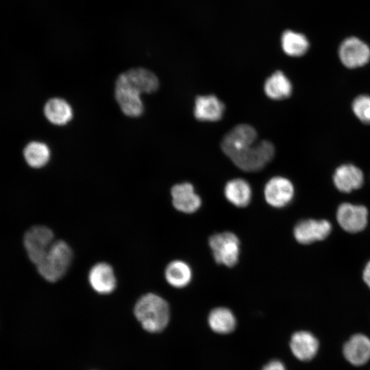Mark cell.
Instances as JSON below:
<instances>
[{"mask_svg":"<svg viewBox=\"0 0 370 370\" xmlns=\"http://www.w3.org/2000/svg\"><path fill=\"white\" fill-rule=\"evenodd\" d=\"M258 134L250 125L234 127L221 141V149L233 163L243 171L262 169L274 157L275 147L269 140L256 143Z\"/></svg>","mask_w":370,"mask_h":370,"instance_id":"1","label":"cell"},{"mask_svg":"<svg viewBox=\"0 0 370 370\" xmlns=\"http://www.w3.org/2000/svg\"><path fill=\"white\" fill-rule=\"evenodd\" d=\"M134 312L142 327L149 332L163 330L170 317L168 303L154 293H147L140 297L134 306Z\"/></svg>","mask_w":370,"mask_h":370,"instance_id":"2","label":"cell"},{"mask_svg":"<svg viewBox=\"0 0 370 370\" xmlns=\"http://www.w3.org/2000/svg\"><path fill=\"white\" fill-rule=\"evenodd\" d=\"M72 258L73 252L70 246L63 241H57L36 266L43 278L55 282L65 275L71 265Z\"/></svg>","mask_w":370,"mask_h":370,"instance_id":"3","label":"cell"},{"mask_svg":"<svg viewBox=\"0 0 370 370\" xmlns=\"http://www.w3.org/2000/svg\"><path fill=\"white\" fill-rule=\"evenodd\" d=\"M208 244L217 263L234 267L238 260L240 241L232 232H224L212 235Z\"/></svg>","mask_w":370,"mask_h":370,"instance_id":"4","label":"cell"},{"mask_svg":"<svg viewBox=\"0 0 370 370\" xmlns=\"http://www.w3.org/2000/svg\"><path fill=\"white\" fill-rule=\"evenodd\" d=\"M54 242L53 232L43 225L31 227L23 237V244L28 258L36 265L45 257Z\"/></svg>","mask_w":370,"mask_h":370,"instance_id":"5","label":"cell"},{"mask_svg":"<svg viewBox=\"0 0 370 370\" xmlns=\"http://www.w3.org/2000/svg\"><path fill=\"white\" fill-rule=\"evenodd\" d=\"M338 54L341 63L348 69L367 64L370 60V47L356 36H349L340 44Z\"/></svg>","mask_w":370,"mask_h":370,"instance_id":"6","label":"cell"},{"mask_svg":"<svg viewBox=\"0 0 370 370\" xmlns=\"http://www.w3.org/2000/svg\"><path fill=\"white\" fill-rule=\"evenodd\" d=\"M336 219L345 231L358 233L367 225L368 210L362 205L343 203L338 207Z\"/></svg>","mask_w":370,"mask_h":370,"instance_id":"7","label":"cell"},{"mask_svg":"<svg viewBox=\"0 0 370 370\" xmlns=\"http://www.w3.org/2000/svg\"><path fill=\"white\" fill-rule=\"evenodd\" d=\"M140 92L118 76L115 83V99L126 116L138 117L143 112Z\"/></svg>","mask_w":370,"mask_h":370,"instance_id":"8","label":"cell"},{"mask_svg":"<svg viewBox=\"0 0 370 370\" xmlns=\"http://www.w3.org/2000/svg\"><path fill=\"white\" fill-rule=\"evenodd\" d=\"M332 225L324 219H304L299 221L294 227L293 234L296 241L304 245L326 238L330 234Z\"/></svg>","mask_w":370,"mask_h":370,"instance_id":"9","label":"cell"},{"mask_svg":"<svg viewBox=\"0 0 370 370\" xmlns=\"http://www.w3.org/2000/svg\"><path fill=\"white\" fill-rule=\"evenodd\" d=\"M266 201L274 208H282L288 205L294 196V187L291 182L284 177L271 178L264 189Z\"/></svg>","mask_w":370,"mask_h":370,"instance_id":"10","label":"cell"},{"mask_svg":"<svg viewBox=\"0 0 370 370\" xmlns=\"http://www.w3.org/2000/svg\"><path fill=\"white\" fill-rule=\"evenodd\" d=\"M172 203L175 209L184 213L196 212L201 205L200 197L188 182L174 185L171 190Z\"/></svg>","mask_w":370,"mask_h":370,"instance_id":"11","label":"cell"},{"mask_svg":"<svg viewBox=\"0 0 370 370\" xmlns=\"http://www.w3.org/2000/svg\"><path fill=\"white\" fill-rule=\"evenodd\" d=\"M333 182L339 191L348 193L361 188L364 183V174L356 165L343 164L334 171Z\"/></svg>","mask_w":370,"mask_h":370,"instance_id":"12","label":"cell"},{"mask_svg":"<svg viewBox=\"0 0 370 370\" xmlns=\"http://www.w3.org/2000/svg\"><path fill=\"white\" fill-rule=\"evenodd\" d=\"M224 111V103L214 95L197 96L195 99L194 115L199 121H219Z\"/></svg>","mask_w":370,"mask_h":370,"instance_id":"13","label":"cell"},{"mask_svg":"<svg viewBox=\"0 0 370 370\" xmlns=\"http://www.w3.org/2000/svg\"><path fill=\"white\" fill-rule=\"evenodd\" d=\"M88 281L91 287L100 294L112 293L116 284L113 269L106 262L97 263L91 268Z\"/></svg>","mask_w":370,"mask_h":370,"instance_id":"14","label":"cell"},{"mask_svg":"<svg viewBox=\"0 0 370 370\" xmlns=\"http://www.w3.org/2000/svg\"><path fill=\"white\" fill-rule=\"evenodd\" d=\"M343 352L351 364L362 365L370 358V339L362 334H355L345 343Z\"/></svg>","mask_w":370,"mask_h":370,"instance_id":"15","label":"cell"},{"mask_svg":"<svg viewBox=\"0 0 370 370\" xmlns=\"http://www.w3.org/2000/svg\"><path fill=\"white\" fill-rule=\"evenodd\" d=\"M119 76L141 94L154 92L159 87V81L156 75L144 68L131 69L122 73Z\"/></svg>","mask_w":370,"mask_h":370,"instance_id":"16","label":"cell"},{"mask_svg":"<svg viewBox=\"0 0 370 370\" xmlns=\"http://www.w3.org/2000/svg\"><path fill=\"white\" fill-rule=\"evenodd\" d=\"M291 349L294 356L302 361L314 358L319 349V341L310 332L299 331L294 333L290 342Z\"/></svg>","mask_w":370,"mask_h":370,"instance_id":"17","label":"cell"},{"mask_svg":"<svg viewBox=\"0 0 370 370\" xmlns=\"http://www.w3.org/2000/svg\"><path fill=\"white\" fill-rule=\"evenodd\" d=\"M264 90L268 97L282 100L291 95L293 86L290 79L281 71H276L265 81Z\"/></svg>","mask_w":370,"mask_h":370,"instance_id":"18","label":"cell"},{"mask_svg":"<svg viewBox=\"0 0 370 370\" xmlns=\"http://www.w3.org/2000/svg\"><path fill=\"white\" fill-rule=\"evenodd\" d=\"M224 195L232 204L243 208L247 206L251 201V188L246 180L235 178L227 182L224 188Z\"/></svg>","mask_w":370,"mask_h":370,"instance_id":"19","label":"cell"},{"mask_svg":"<svg viewBox=\"0 0 370 370\" xmlns=\"http://www.w3.org/2000/svg\"><path fill=\"white\" fill-rule=\"evenodd\" d=\"M280 42L283 51L291 57H301L305 55L310 48V42L306 36L292 29L284 31Z\"/></svg>","mask_w":370,"mask_h":370,"instance_id":"20","label":"cell"},{"mask_svg":"<svg viewBox=\"0 0 370 370\" xmlns=\"http://www.w3.org/2000/svg\"><path fill=\"white\" fill-rule=\"evenodd\" d=\"M44 114L49 122L58 125L66 124L73 116L71 106L60 98L48 100L44 107Z\"/></svg>","mask_w":370,"mask_h":370,"instance_id":"21","label":"cell"},{"mask_svg":"<svg viewBox=\"0 0 370 370\" xmlns=\"http://www.w3.org/2000/svg\"><path fill=\"white\" fill-rule=\"evenodd\" d=\"M164 275L171 286L175 288H184L191 281L192 270L186 262L176 260L166 266Z\"/></svg>","mask_w":370,"mask_h":370,"instance_id":"22","label":"cell"},{"mask_svg":"<svg viewBox=\"0 0 370 370\" xmlns=\"http://www.w3.org/2000/svg\"><path fill=\"white\" fill-rule=\"evenodd\" d=\"M208 324L214 332L219 334H227L234 330L236 321L230 309L218 307L210 312Z\"/></svg>","mask_w":370,"mask_h":370,"instance_id":"23","label":"cell"},{"mask_svg":"<svg viewBox=\"0 0 370 370\" xmlns=\"http://www.w3.org/2000/svg\"><path fill=\"white\" fill-rule=\"evenodd\" d=\"M23 155L29 166L33 168H41L48 162L50 150L46 144L32 141L25 147Z\"/></svg>","mask_w":370,"mask_h":370,"instance_id":"24","label":"cell"},{"mask_svg":"<svg viewBox=\"0 0 370 370\" xmlns=\"http://www.w3.org/2000/svg\"><path fill=\"white\" fill-rule=\"evenodd\" d=\"M352 109L356 116L363 123L370 124V96L360 95L352 101Z\"/></svg>","mask_w":370,"mask_h":370,"instance_id":"25","label":"cell"},{"mask_svg":"<svg viewBox=\"0 0 370 370\" xmlns=\"http://www.w3.org/2000/svg\"><path fill=\"white\" fill-rule=\"evenodd\" d=\"M262 370H286V369L282 362L273 360L264 366Z\"/></svg>","mask_w":370,"mask_h":370,"instance_id":"26","label":"cell"},{"mask_svg":"<svg viewBox=\"0 0 370 370\" xmlns=\"http://www.w3.org/2000/svg\"><path fill=\"white\" fill-rule=\"evenodd\" d=\"M362 277L365 284L370 288V261L367 263L363 270Z\"/></svg>","mask_w":370,"mask_h":370,"instance_id":"27","label":"cell"}]
</instances>
